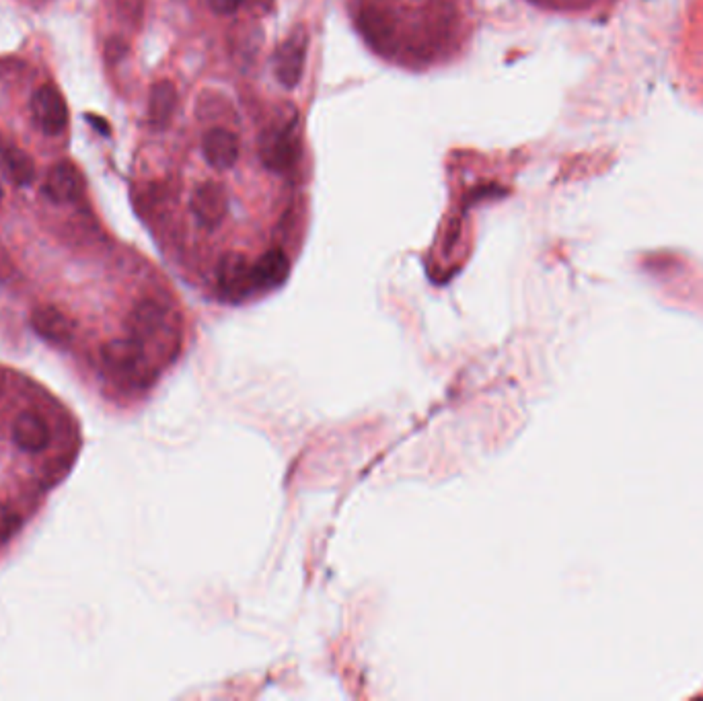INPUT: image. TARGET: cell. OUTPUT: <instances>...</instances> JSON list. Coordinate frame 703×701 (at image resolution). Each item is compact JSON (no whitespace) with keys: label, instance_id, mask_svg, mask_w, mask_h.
<instances>
[{"label":"cell","instance_id":"9a60e30c","mask_svg":"<svg viewBox=\"0 0 703 701\" xmlns=\"http://www.w3.org/2000/svg\"><path fill=\"white\" fill-rule=\"evenodd\" d=\"M531 3H537V5H551V3H555V0H531Z\"/></svg>","mask_w":703,"mask_h":701},{"label":"cell","instance_id":"30bf717a","mask_svg":"<svg viewBox=\"0 0 703 701\" xmlns=\"http://www.w3.org/2000/svg\"><path fill=\"white\" fill-rule=\"evenodd\" d=\"M177 107V89L171 81H159L151 89L148 99V118L155 128H167Z\"/></svg>","mask_w":703,"mask_h":701},{"label":"cell","instance_id":"7a4b0ae2","mask_svg":"<svg viewBox=\"0 0 703 701\" xmlns=\"http://www.w3.org/2000/svg\"><path fill=\"white\" fill-rule=\"evenodd\" d=\"M33 120L44 134L58 136L68 124V107L60 91L52 85L37 89L31 97Z\"/></svg>","mask_w":703,"mask_h":701},{"label":"cell","instance_id":"52a82bcc","mask_svg":"<svg viewBox=\"0 0 703 701\" xmlns=\"http://www.w3.org/2000/svg\"><path fill=\"white\" fill-rule=\"evenodd\" d=\"M13 440L27 453H40L50 445V428L42 416L25 412L13 424Z\"/></svg>","mask_w":703,"mask_h":701},{"label":"cell","instance_id":"9c48e42d","mask_svg":"<svg viewBox=\"0 0 703 701\" xmlns=\"http://www.w3.org/2000/svg\"><path fill=\"white\" fill-rule=\"evenodd\" d=\"M358 29L362 38L375 50H387L393 42V23L379 9H364L358 15Z\"/></svg>","mask_w":703,"mask_h":701},{"label":"cell","instance_id":"2e32d148","mask_svg":"<svg viewBox=\"0 0 703 701\" xmlns=\"http://www.w3.org/2000/svg\"><path fill=\"white\" fill-rule=\"evenodd\" d=\"M3 196H5V194H3V188H0V202H3Z\"/></svg>","mask_w":703,"mask_h":701},{"label":"cell","instance_id":"5bb4252c","mask_svg":"<svg viewBox=\"0 0 703 701\" xmlns=\"http://www.w3.org/2000/svg\"><path fill=\"white\" fill-rule=\"evenodd\" d=\"M87 120H89V124L95 128V130H99V134H103V136H109V124L103 120V118H99V116H93V114H89L87 116Z\"/></svg>","mask_w":703,"mask_h":701},{"label":"cell","instance_id":"5b68a950","mask_svg":"<svg viewBox=\"0 0 703 701\" xmlns=\"http://www.w3.org/2000/svg\"><path fill=\"white\" fill-rule=\"evenodd\" d=\"M81 192H83V177L77 167L68 161H62L52 167L44 186V194L52 202L56 204L72 202L81 196Z\"/></svg>","mask_w":703,"mask_h":701},{"label":"cell","instance_id":"8fae6325","mask_svg":"<svg viewBox=\"0 0 703 701\" xmlns=\"http://www.w3.org/2000/svg\"><path fill=\"white\" fill-rule=\"evenodd\" d=\"M0 163H3V169L9 175V179L21 188L29 186V183L35 179L33 161L15 144H0Z\"/></svg>","mask_w":703,"mask_h":701},{"label":"cell","instance_id":"3957f363","mask_svg":"<svg viewBox=\"0 0 703 701\" xmlns=\"http://www.w3.org/2000/svg\"><path fill=\"white\" fill-rule=\"evenodd\" d=\"M259 155L268 169L284 173L299 161V140H296L292 126L272 128L262 136Z\"/></svg>","mask_w":703,"mask_h":701},{"label":"cell","instance_id":"6da1fadb","mask_svg":"<svg viewBox=\"0 0 703 701\" xmlns=\"http://www.w3.org/2000/svg\"><path fill=\"white\" fill-rule=\"evenodd\" d=\"M190 210L202 229H206L208 233L216 231L222 223H225L229 212V194L225 186H220L216 181L200 183L192 194Z\"/></svg>","mask_w":703,"mask_h":701},{"label":"cell","instance_id":"277c9868","mask_svg":"<svg viewBox=\"0 0 703 701\" xmlns=\"http://www.w3.org/2000/svg\"><path fill=\"white\" fill-rule=\"evenodd\" d=\"M307 54V35L294 33L288 42H284L274 56V72L282 87L294 89L303 77Z\"/></svg>","mask_w":703,"mask_h":701},{"label":"cell","instance_id":"ba28073f","mask_svg":"<svg viewBox=\"0 0 703 701\" xmlns=\"http://www.w3.org/2000/svg\"><path fill=\"white\" fill-rule=\"evenodd\" d=\"M31 327L35 334L56 344H64L72 338V321L56 307H40L31 315Z\"/></svg>","mask_w":703,"mask_h":701},{"label":"cell","instance_id":"7c38bea8","mask_svg":"<svg viewBox=\"0 0 703 701\" xmlns=\"http://www.w3.org/2000/svg\"><path fill=\"white\" fill-rule=\"evenodd\" d=\"M21 527V516L7 504H0V543L13 537Z\"/></svg>","mask_w":703,"mask_h":701},{"label":"cell","instance_id":"4fadbf2b","mask_svg":"<svg viewBox=\"0 0 703 701\" xmlns=\"http://www.w3.org/2000/svg\"><path fill=\"white\" fill-rule=\"evenodd\" d=\"M241 3L243 0H208L210 9L218 15H233L241 7Z\"/></svg>","mask_w":703,"mask_h":701},{"label":"cell","instance_id":"8992f818","mask_svg":"<svg viewBox=\"0 0 703 701\" xmlns=\"http://www.w3.org/2000/svg\"><path fill=\"white\" fill-rule=\"evenodd\" d=\"M204 159L218 171L231 169L239 159V140L227 128H212L204 136Z\"/></svg>","mask_w":703,"mask_h":701}]
</instances>
